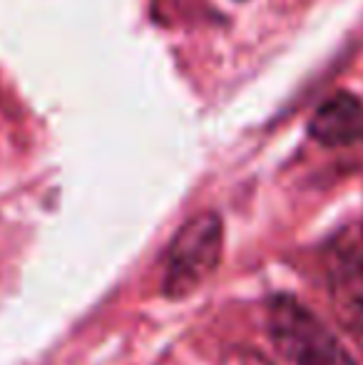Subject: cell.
Masks as SVG:
<instances>
[{
	"mask_svg": "<svg viewBox=\"0 0 363 365\" xmlns=\"http://www.w3.org/2000/svg\"><path fill=\"white\" fill-rule=\"evenodd\" d=\"M224 256V221L217 212L194 214L170 241L162 261L160 291L170 301L197 293L217 274Z\"/></svg>",
	"mask_w": 363,
	"mask_h": 365,
	"instance_id": "2",
	"label": "cell"
},
{
	"mask_svg": "<svg viewBox=\"0 0 363 365\" xmlns=\"http://www.w3.org/2000/svg\"><path fill=\"white\" fill-rule=\"evenodd\" d=\"M326 274L331 308L363 356V261L349 251H336L329 259Z\"/></svg>",
	"mask_w": 363,
	"mask_h": 365,
	"instance_id": "3",
	"label": "cell"
},
{
	"mask_svg": "<svg viewBox=\"0 0 363 365\" xmlns=\"http://www.w3.org/2000/svg\"><path fill=\"white\" fill-rule=\"evenodd\" d=\"M267 333L286 365H359L334 328L289 293L269 301Z\"/></svg>",
	"mask_w": 363,
	"mask_h": 365,
	"instance_id": "1",
	"label": "cell"
},
{
	"mask_svg": "<svg viewBox=\"0 0 363 365\" xmlns=\"http://www.w3.org/2000/svg\"><path fill=\"white\" fill-rule=\"evenodd\" d=\"M309 135L324 147H349L363 140V102L351 92H336L314 112Z\"/></svg>",
	"mask_w": 363,
	"mask_h": 365,
	"instance_id": "4",
	"label": "cell"
}]
</instances>
